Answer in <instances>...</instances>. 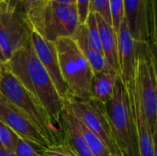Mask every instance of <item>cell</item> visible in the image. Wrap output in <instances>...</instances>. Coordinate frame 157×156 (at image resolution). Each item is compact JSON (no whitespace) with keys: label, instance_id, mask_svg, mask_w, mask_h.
I'll return each mask as SVG.
<instances>
[{"label":"cell","instance_id":"obj_1","mask_svg":"<svg viewBox=\"0 0 157 156\" xmlns=\"http://www.w3.org/2000/svg\"><path fill=\"white\" fill-rule=\"evenodd\" d=\"M6 63L21 85L40 102L54 123L63 128L62 112L65 102L37 58L31 44L17 49Z\"/></svg>","mask_w":157,"mask_h":156},{"label":"cell","instance_id":"obj_2","mask_svg":"<svg viewBox=\"0 0 157 156\" xmlns=\"http://www.w3.org/2000/svg\"><path fill=\"white\" fill-rule=\"evenodd\" d=\"M0 95L32 121L51 146L64 143L63 128L54 123L40 102L21 85L6 63L1 67Z\"/></svg>","mask_w":157,"mask_h":156},{"label":"cell","instance_id":"obj_3","mask_svg":"<svg viewBox=\"0 0 157 156\" xmlns=\"http://www.w3.org/2000/svg\"><path fill=\"white\" fill-rule=\"evenodd\" d=\"M105 113L119 156H139L136 127L126 86L119 75Z\"/></svg>","mask_w":157,"mask_h":156},{"label":"cell","instance_id":"obj_4","mask_svg":"<svg viewBox=\"0 0 157 156\" xmlns=\"http://www.w3.org/2000/svg\"><path fill=\"white\" fill-rule=\"evenodd\" d=\"M54 44L61 74L69 96L82 100L91 99L94 74L77 44L72 38H60L54 41Z\"/></svg>","mask_w":157,"mask_h":156},{"label":"cell","instance_id":"obj_5","mask_svg":"<svg viewBox=\"0 0 157 156\" xmlns=\"http://www.w3.org/2000/svg\"><path fill=\"white\" fill-rule=\"evenodd\" d=\"M133 84L153 134L157 133V73L155 51L149 43L137 41Z\"/></svg>","mask_w":157,"mask_h":156},{"label":"cell","instance_id":"obj_6","mask_svg":"<svg viewBox=\"0 0 157 156\" xmlns=\"http://www.w3.org/2000/svg\"><path fill=\"white\" fill-rule=\"evenodd\" d=\"M31 30L18 0L0 3V51L6 63L17 49L30 43Z\"/></svg>","mask_w":157,"mask_h":156},{"label":"cell","instance_id":"obj_7","mask_svg":"<svg viewBox=\"0 0 157 156\" xmlns=\"http://www.w3.org/2000/svg\"><path fill=\"white\" fill-rule=\"evenodd\" d=\"M124 18L136 41L150 44L155 51V0H123Z\"/></svg>","mask_w":157,"mask_h":156},{"label":"cell","instance_id":"obj_8","mask_svg":"<svg viewBox=\"0 0 157 156\" xmlns=\"http://www.w3.org/2000/svg\"><path fill=\"white\" fill-rule=\"evenodd\" d=\"M65 105L80 121L101 139L112 156H119L106 117L104 105L93 99L82 100L71 96L67 97Z\"/></svg>","mask_w":157,"mask_h":156},{"label":"cell","instance_id":"obj_9","mask_svg":"<svg viewBox=\"0 0 157 156\" xmlns=\"http://www.w3.org/2000/svg\"><path fill=\"white\" fill-rule=\"evenodd\" d=\"M79 25L75 6L48 1L39 33L54 42L60 38H73Z\"/></svg>","mask_w":157,"mask_h":156},{"label":"cell","instance_id":"obj_10","mask_svg":"<svg viewBox=\"0 0 157 156\" xmlns=\"http://www.w3.org/2000/svg\"><path fill=\"white\" fill-rule=\"evenodd\" d=\"M30 44L37 58L50 75L59 95L65 102L69 96V92L61 74L54 42L46 40L39 32L32 29L30 34Z\"/></svg>","mask_w":157,"mask_h":156},{"label":"cell","instance_id":"obj_11","mask_svg":"<svg viewBox=\"0 0 157 156\" xmlns=\"http://www.w3.org/2000/svg\"><path fill=\"white\" fill-rule=\"evenodd\" d=\"M0 121L5 123L19 138L32 141L45 148L51 146L48 140L32 123V121L1 95Z\"/></svg>","mask_w":157,"mask_h":156},{"label":"cell","instance_id":"obj_12","mask_svg":"<svg viewBox=\"0 0 157 156\" xmlns=\"http://www.w3.org/2000/svg\"><path fill=\"white\" fill-rule=\"evenodd\" d=\"M124 84V83H123ZM129 94L131 105L132 108L137 141H138V151L139 156H156L155 147V136L153 134L144 110L143 108L142 101L139 93L133 84V79L131 83L124 84Z\"/></svg>","mask_w":157,"mask_h":156},{"label":"cell","instance_id":"obj_13","mask_svg":"<svg viewBox=\"0 0 157 156\" xmlns=\"http://www.w3.org/2000/svg\"><path fill=\"white\" fill-rule=\"evenodd\" d=\"M116 33L120 76L124 84H128L133 79L137 41L129 30L125 18L121 22Z\"/></svg>","mask_w":157,"mask_h":156},{"label":"cell","instance_id":"obj_14","mask_svg":"<svg viewBox=\"0 0 157 156\" xmlns=\"http://www.w3.org/2000/svg\"><path fill=\"white\" fill-rule=\"evenodd\" d=\"M96 15L97 24L99 31L100 43L103 55L112 70L120 74L119 59H118V42L117 33L113 27L107 23L99 15Z\"/></svg>","mask_w":157,"mask_h":156},{"label":"cell","instance_id":"obj_15","mask_svg":"<svg viewBox=\"0 0 157 156\" xmlns=\"http://www.w3.org/2000/svg\"><path fill=\"white\" fill-rule=\"evenodd\" d=\"M62 125L64 143L68 144L78 156H92L84 137L76 125L75 115L66 107V105L62 112Z\"/></svg>","mask_w":157,"mask_h":156},{"label":"cell","instance_id":"obj_16","mask_svg":"<svg viewBox=\"0 0 157 156\" xmlns=\"http://www.w3.org/2000/svg\"><path fill=\"white\" fill-rule=\"evenodd\" d=\"M119 75L109 67L95 74L91 84V99L105 106L113 95Z\"/></svg>","mask_w":157,"mask_h":156},{"label":"cell","instance_id":"obj_17","mask_svg":"<svg viewBox=\"0 0 157 156\" xmlns=\"http://www.w3.org/2000/svg\"><path fill=\"white\" fill-rule=\"evenodd\" d=\"M75 43L77 44L79 50L88 62L93 74H98L105 69L109 68V64L102 53L96 51L89 44V40L87 38L86 28L85 24H80L75 35L72 38Z\"/></svg>","mask_w":157,"mask_h":156},{"label":"cell","instance_id":"obj_18","mask_svg":"<svg viewBox=\"0 0 157 156\" xmlns=\"http://www.w3.org/2000/svg\"><path fill=\"white\" fill-rule=\"evenodd\" d=\"M18 2L20 3L32 29L36 30L37 32H40L44 9L48 1L46 0H18Z\"/></svg>","mask_w":157,"mask_h":156},{"label":"cell","instance_id":"obj_19","mask_svg":"<svg viewBox=\"0 0 157 156\" xmlns=\"http://www.w3.org/2000/svg\"><path fill=\"white\" fill-rule=\"evenodd\" d=\"M75 122H76V125H77L82 136L84 137V139L86 143V145H87L92 156H112L111 153L106 147V145L101 141V139L98 135H96L93 131H91L76 117H75Z\"/></svg>","mask_w":157,"mask_h":156},{"label":"cell","instance_id":"obj_20","mask_svg":"<svg viewBox=\"0 0 157 156\" xmlns=\"http://www.w3.org/2000/svg\"><path fill=\"white\" fill-rule=\"evenodd\" d=\"M45 147L27 139L17 137L13 154L15 156H41Z\"/></svg>","mask_w":157,"mask_h":156},{"label":"cell","instance_id":"obj_21","mask_svg":"<svg viewBox=\"0 0 157 156\" xmlns=\"http://www.w3.org/2000/svg\"><path fill=\"white\" fill-rule=\"evenodd\" d=\"M86 32H87V38L89 40L90 46L98 52L102 53V48L100 43V38H99V31L97 24L96 15L93 13H89L86 22H85Z\"/></svg>","mask_w":157,"mask_h":156},{"label":"cell","instance_id":"obj_22","mask_svg":"<svg viewBox=\"0 0 157 156\" xmlns=\"http://www.w3.org/2000/svg\"><path fill=\"white\" fill-rule=\"evenodd\" d=\"M109 12L112 27L117 32L121 22L124 19V1L109 0Z\"/></svg>","mask_w":157,"mask_h":156},{"label":"cell","instance_id":"obj_23","mask_svg":"<svg viewBox=\"0 0 157 156\" xmlns=\"http://www.w3.org/2000/svg\"><path fill=\"white\" fill-rule=\"evenodd\" d=\"M89 13L99 15L107 23L112 26L109 12V0H90Z\"/></svg>","mask_w":157,"mask_h":156},{"label":"cell","instance_id":"obj_24","mask_svg":"<svg viewBox=\"0 0 157 156\" xmlns=\"http://www.w3.org/2000/svg\"><path fill=\"white\" fill-rule=\"evenodd\" d=\"M17 136L2 121H0V145L13 153Z\"/></svg>","mask_w":157,"mask_h":156},{"label":"cell","instance_id":"obj_25","mask_svg":"<svg viewBox=\"0 0 157 156\" xmlns=\"http://www.w3.org/2000/svg\"><path fill=\"white\" fill-rule=\"evenodd\" d=\"M41 156H78L65 143L45 148Z\"/></svg>","mask_w":157,"mask_h":156},{"label":"cell","instance_id":"obj_26","mask_svg":"<svg viewBox=\"0 0 157 156\" xmlns=\"http://www.w3.org/2000/svg\"><path fill=\"white\" fill-rule=\"evenodd\" d=\"M89 4H90V0H76L75 1V7H76L80 24H85L89 15Z\"/></svg>","mask_w":157,"mask_h":156},{"label":"cell","instance_id":"obj_27","mask_svg":"<svg viewBox=\"0 0 157 156\" xmlns=\"http://www.w3.org/2000/svg\"><path fill=\"white\" fill-rule=\"evenodd\" d=\"M52 1L58 4H64V5H71V6H75V1L76 0H49Z\"/></svg>","mask_w":157,"mask_h":156},{"label":"cell","instance_id":"obj_28","mask_svg":"<svg viewBox=\"0 0 157 156\" xmlns=\"http://www.w3.org/2000/svg\"><path fill=\"white\" fill-rule=\"evenodd\" d=\"M0 156H15L14 154L0 145Z\"/></svg>","mask_w":157,"mask_h":156},{"label":"cell","instance_id":"obj_29","mask_svg":"<svg viewBox=\"0 0 157 156\" xmlns=\"http://www.w3.org/2000/svg\"><path fill=\"white\" fill-rule=\"evenodd\" d=\"M0 63H6V61H5V59H4V56H3L1 51H0Z\"/></svg>","mask_w":157,"mask_h":156},{"label":"cell","instance_id":"obj_30","mask_svg":"<svg viewBox=\"0 0 157 156\" xmlns=\"http://www.w3.org/2000/svg\"><path fill=\"white\" fill-rule=\"evenodd\" d=\"M2 64H3V63H0V82H1V67H2Z\"/></svg>","mask_w":157,"mask_h":156},{"label":"cell","instance_id":"obj_31","mask_svg":"<svg viewBox=\"0 0 157 156\" xmlns=\"http://www.w3.org/2000/svg\"><path fill=\"white\" fill-rule=\"evenodd\" d=\"M5 1H7V0H0V3H2V2H5Z\"/></svg>","mask_w":157,"mask_h":156},{"label":"cell","instance_id":"obj_32","mask_svg":"<svg viewBox=\"0 0 157 156\" xmlns=\"http://www.w3.org/2000/svg\"><path fill=\"white\" fill-rule=\"evenodd\" d=\"M46 1H49V0H46Z\"/></svg>","mask_w":157,"mask_h":156}]
</instances>
